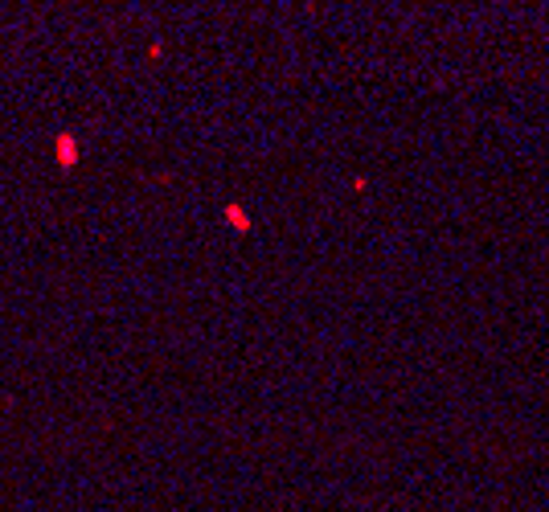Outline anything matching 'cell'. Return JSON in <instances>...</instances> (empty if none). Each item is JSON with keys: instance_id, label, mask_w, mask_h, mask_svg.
Wrapping results in <instances>:
<instances>
[{"instance_id": "obj_1", "label": "cell", "mask_w": 549, "mask_h": 512, "mask_svg": "<svg viewBox=\"0 0 549 512\" xmlns=\"http://www.w3.org/2000/svg\"><path fill=\"white\" fill-rule=\"evenodd\" d=\"M58 152H62V156H58L62 164H74V140H70V136H62V140H58Z\"/></svg>"}, {"instance_id": "obj_2", "label": "cell", "mask_w": 549, "mask_h": 512, "mask_svg": "<svg viewBox=\"0 0 549 512\" xmlns=\"http://www.w3.org/2000/svg\"><path fill=\"white\" fill-rule=\"evenodd\" d=\"M226 217H230V226H234V230H246V226H250V222H246V213H242L238 205H230V210H226Z\"/></svg>"}]
</instances>
